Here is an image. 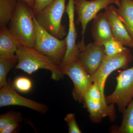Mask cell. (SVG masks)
I'll return each mask as SVG.
<instances>
[{
    "instance_id": "6da1fadb",
    "label": "cell",
    "mask_w": 133,
    "mask_h": 133,
    "mask_svg": "<svg viewBox=\"0 0 133 133\" xmlns=\"http://www.w3.org/2000/svg\"><path fill=\"white\" fill-rule=\"evenodd\" d=\"M9 25V28L19 44L34 47L36 35L34 15L33 9L26 3L17 0Z\"/></svg>"
},
{
    "instance_id": "7a4b0ae2",
    "label": "cell",
    "mask_w": 133,
    "mask_h": 133,
    "mask_svg": "<svg viewBox=\"0 0 133 133\" xmlns=\"http://www.w3.org/2000/svg\"><path fill=\"white\" fill-rule=\"evenodd\" d=\"M16 55L18 62L16 69L21 70L29 74L39 69H46L51 72L53 80L59 81L64 78L65 75L56 62L33 48L19 44Z\"/></svg>"
},
{
    "instance_id": "3957f363",
    "label": "cell",
    "mask_w": 133,
    "mask_h": 133,
    "mask_svg": "<svg viewBox=\"0 0 133 133\" xmlns=\"http://www.w3.org/2000/svg\"><path fill=\"white\" fill-rule=\"evenodd\" d=\"M66 0H54L38 14L34 16L43 29L55 37L64 39L67 35L65 26L62 23L66 10Z\"/></svg>"
},
{
    "instance_id": "277c9868",
    "label": "cell",
    "mask_w": 133,
    "mask_h": 133,
    "mask_svg": "<svg viewBox=\"0 0 133 133\" xmlns=\"http://www.w3.org/2000/svg\"><path fill=\"white\" fill-rule=\"evenodd\" d=\"M36 35L33 48L53 59L60 67L67 50L66 38L55 37L40 26L34 16Z\"/></svg>"
},
{
    "instance_id": "5b68a950",
    "label": "cell",
    "mask_w": 133,
    "mask_h": 133,
    "mask_svg": "<svg viewBox=\"0 0 133 133\" xmlns=\"http://www.w3.org/2000/svg\"><path fill=\"white\" fill-rule=\"evenodd\" d=\"M119 2V0H74L75 11L77 16L75 22L77 25L81 24L82 28V38L78 43L81 51L85 46V35L88 23L93 20L101 10L105 9L112 4L117 6Z\"/></svg>"
},
{
    "instance_id": "8992f818",
    "label": "cell",
    "mask_w": 133,
    "mask_h": 133,
    "mask_svg": "<svg viewBox=\"0 0 133 133\" xmlns=\"http://www.w3.org/2000/svg\"><path fill=\"white\" fill-rule=\"evenodd\" d=\"M133 58L131 51L127 48L118 55L111 56L105 55L98 70L91 76L93 83L98 86L103 95H105V84L109 75L118 69H127Z\"/></svg>"
},
{
    "instance_id": "52a82bcc",
    "label": "cell",
    "mask_w": 133,
    "mask_h": 133,
    "mask_svg": "<svg viewBox=\"0 0 133 133\" xmlns=\"http://www.w3.org/2000/svg\"><path fill=\"white\" fill-rule=\"evenodd\" d=\"M116 79L115 90L105 98L108 104L117 105L123 113L133 98V66L121 71Z\"/></svg>"
},
{
    "instance_id": "ba28073f",
    "label": "cell",
    "mask_w": 133,
    "mask_h": 133,
    "mask_svg": "<svg viewBox=\"0 0 133 133\" xmlns=\"http://www.w3.org/2000/svg\"><path fill=\"white\" fill-rule=\"evenodd\" d=\"M62 70L64 75L69 76L73 83V98L76 101L83 102L85 95L93 83L91 76L85 71L78 59Z\"/></svg>"
},
{
    "instance_id": "9c48e42d",
    "label": "cell",
    "mask_w": 133,
    "mask_h": 133,
    "mask_svg": "<svg viewBox=\"0 0 133 133\" xmlns=\"http://www.w3.org/2000/svg\"><path fill=\"white\" fill-rule=\"evenodd\" d=\"M12 105L28 108L41 114H46L49 109V107L46 105L19 95L16 92L11 79L9 78L6 85L1 88L0 107Z\"/></svg>"
},
{
    "instance_id": "30bf717a",
    "label": "cell",
    "mask_w": 133,
    "mask_h": 133,
    "mask_svg": "<svg viewBox=\"0 0 133 133\" xmlns=\"http://www.w3.org/2000/svg\"><path fill=\"white\" fill-rule=\"evenodd\" d=\"M74 0H69L66 7V12L69 21L68 31L66 37L67 50L64 58L60 66L61 70L70 64L78 59L81 52L80 47L76 43L77 33L75 21Z\"/></svg>"
},
{
    "instance_id": "8fae6325",
    "label": "cell",
    "mask_w": 133,
    "mask_h": 133,
    "mask_svg": "<svg viewBox=\"0 0 133 133\" xmlns=\"http://www.w3.org/2000/svg\"><path fill=\"white\" fill-rule=\"evenodd\" d=\"M105 55L104 45L94 42L85 45L78 59L85 71L91 76L98 70Z\"/></svg>"
},
{
    "instance_id": "7c38bea8",
    "label": "cell",
    "mask_w": 133,
    "mask_h": 133,
    "mask_svg": "<svg viewBox=\"0 0 133 133\" xmlns=\"http://www.w3.org/2000/svg\"><path fill=\"white\" fill-rule=\"evenodd\" d=\"M84 107L89 113L91 121L94 123H101L104 117H109L110 120L114 121L116 115L114 105L98 102L85 95L83 102Z\"/></svg>"
},
{
    "instance_id": "4fadbf2b",
    "label": "cell",
    "mask_w": 133,
    "mask_h": 133,
    "mask_svg": "<svg viewBox=\"0 0 133 133\" xmlns=\"http://www.w3.org/2000/svg\"><path fill=\"white\" fill-rule=\"evenodd\" d=\"M105 14L109 22L115 39L124 45L133 48V39L123 23L119 19L113 5H109L105 9Z\"/></svg>"
},
{
    "instance_id": "5bb4252c",
    "label": "cell",
    "mask_w": 133,
    "mask_h": 133,
    "mask_svg": "<svg viewBox=\"0 0 133 133\" xmlns=\"http://www.w3.org/2000/svg\"><path fill=\"white\" fill-rule=\"evenodd\" d=\"M91 31L94 42L98 44L103 45L114 38L105 13H99L94 19Z\"/></svg>"
},
{
    "instance_id": "9a60e30c",
    "label": "cell",
    "mask_w": 133,
    "mask_h": 133,
    "mask_svg": "<svg viewBox=\"0 0 133 133\" xmlns=\"http://www.w3.org/2000/svg\"><path fill=\"white\" fill-rule=\"evenodd\" d=\"M19 44L7 26L1 28L0 57L6 58H17L16 52Z\"/></svg>"
},
{
    "instance_id": "2e32d148",
    "label": "cell",
    "mask_w": 133,
    "mask_h": 133,
    "mask_svg": "<svg viewBox=\"0 0 133 133\" xmlns=\"http://www.w3.org/2000/svg\"><path fill=\"white\" fill-rule=\"evenodd\" d=\"M115 11L133 39V0H119Z\"/></svg>"
},
{
    "instance_id": "e0dca14e",
    "label": "cell",
    "mask_w": 133,
    "mask_h": 133,
    "mask_svg": "<svg viewBox=\"0 0 133 133\" xmlns=\"http://www.w3.org/2000/svg\"><path fill=\"white\" fill-rule=\"evenodd\" d=\"M17 0H0V28L7 27L9 24Z\"/></svg>"
},
{
    "instance_id": "ac0fdd59",
    "label": "cell",
    "mask_w": 133,
    "mask_h": 133,
    "mask_svg": "<svg viewBox=\"0 0 133 133\" xmlns=\"http://www.w3.org/2000/svg\"><path fill=\"white\" fill-rule=\"evenodd\" d=\"M123 114L120 125L112 131L117 133H133V98Z\"/></svg>"
},
{
    "instance_id": "d6986e66",
    "label": "cell",
    "mask_w": 133,
    "mask_h": 133,
    "mask_svg": "<svg viewBox=\"0 0 133 133\" xmlns=\"http://www.w3.org/2000/svg\"><path fill=\"white\" fill-rule=\"evenodd\" d=\"M17 62V57L6 58L0 57V88L6 85L8 74L13 67L16 66Z\"/></svg>"
},
{
    "instance_id": "ffe728a7",
    "label": "cell",
    "mask_w": 133,
    "mask_h": 133,
    "mask_svg": "<svg viewBox=\"0 0 133 133\" xmlns=\"http://www.w3.org/2000/svg\"><path fill=\"white\" fill-rule=\"evenodd\" d=\"M103 45L106 55L110 56L118 55L126 49L122 43L115 38L106 42Z\"/></svg>"
},
{
    "instance_id": "44dd1931",
    "label": "cell",
    "mask_w": 133,
    "mask_h": 133,
    "mask_svg": "<svg viewBox=\"0 0 133 133\" xmlns=\"http://www.w3.org/2000/svg\"><path fill=\"white\" fill-rule=\"evenodd\" d=\"M16 90L23 93L29 92L33 87V83L30 79L23 76L17 77L12 82Z\"/></svg>"
},
{
    "instance_id": "7402d4cb",
    "label": "cell",
    "mask_w": 133,
    "mask_h": 133,
    "mask_svg": "<svg viewBox=\"0 0 133 133\" xmlns=\"http://www.w3.org/2000/svg\"><path fill=\"white\" fill-rule=\"evenodd\" d=\"M17 119L23 120L22 114L20 112L10 111L0 116V129L10 122Z\"/></svg>"
},
{
    "instance_id": "603a6c76",
    "label": "cell",
    "mask_w": 133,
    "mask_h": 133,
    "mask_svg": "<svg viewBox=\"0 0 133 133\" xmlns=\"http://www.w3.org/2000/svg\"><path fill=\"white\" fill-rule=\"evenodd\" d=\"M85 95L95 101L107 103L105 98V96L102 94L98 86L95 83H93Z\"/></svg>"
},
{
    "instance_id": "cb8c5ba5",
    "label": "cell",
    "mask_w": 133,
    "mask_h": 133,
    "mask_svg": "<svg viewBox=\"0 0 133 133\" xmlns=\"http://www.w3.org/2000/svg\"><path fill=\"white\" fill-rule=\"evenodd\" d=\"M64 120L68 126L69 133H82V131L80 130L77 123L76 116L74 114L70 113L66 115Z\"/></svg>"
},
{
    "instance_id": "d4e9b609",
    "label": "cell",
    "mask_w": 133,
    "mask_h": 133,
    "mask_svg": "<svg viewBox=\"0 0 133 133\" xmlns=\"http://www.w3.org/2000/svg\"><path fill=\"white\" fill-rule=\"evenodd\" d=\"M23 120L17 119L10 122L0 129L1 133H14L20 126V124Z\"/></svg>"
},
{
    "instance_id": "484cf974",
    "label": "cell",
    "mask_w": 133,
    "mask_h": 133,
    "mask_svg": "<svg viewBox=\"0 0 133 133\" xmlns=\"http://www.w3.org/2000/svg\"><path fill=\"white\" fill-rule=\"evenodd\" d=\"M54 0H35V6L33 9L34 16L51 3Z\"/></svg>"
},
{
    "instance_id": "4316f807",
    "label": "cell",
    "mask_w": 133,
    "mask_h": 133,
    "mask_svg": "<svg viewBox=\"0 0 133 133\" xmlns=\"http://www.w3.org/2000/svg\"><path fill=\"white\" fill-rule=\"evenodd\" d=\"M21 1H23L26 3L32 9L35 6V0H21Z\"/></svg>"
},
{
    "instance_id": "83f0119b",
    "label": "cell",
    "mask_w": 133,
    "mask_h": 133,
    "mask_svg": "<svg viewBox=\"0 0 133 133\" xmlns=\"http://www.w3.org/2000/svg\"><path fill=\"white\" fill-rule=\"evenodd\" d=\"M90 1H93V0H90Z\"/></svg>"
}]
</instances>
